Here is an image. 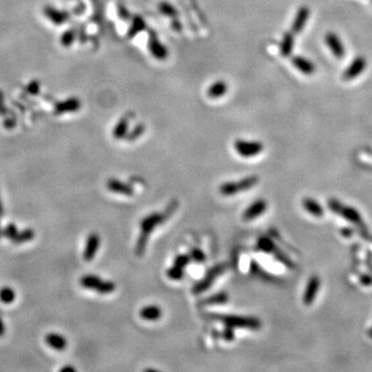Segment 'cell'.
<instances>
[{
	"label": "cell",
	"instance_id": "cell-25",
	"mask_svg": "<svg viewBox=\"0 0 372 372\" xmlns=\"http://www.w3.org/2000/svg\"><path fill=\"white\" fill-rule=\"evenodd\" d=\"M219 192L220 195L230 197V196H235L237 193L240 192L239 186L237 182H226L222 183L219 186Z\"/></svg>",
	"mask_w": 372,
	"mask_h": 372
},
{
	"label": "cell",
	"instance_id": "cell-5",
	"mask_svg": "<svg viewBox=\"0 0 372 372\" xmlns=\"http://www.w3.org/2000/svg\"><path fill=\"white\" fill-rule=\"evenodd\" d=\"M148 46H149V51L152 54V56L157 59V60H166L169 52L167 50L166 46L160 43L158 40V36L156 33L154 32L153 30L149 31V38H148Z\"/></svg>",
	"mask_w": 372,
	"mask_h": 372
},
{
	"label": "cell",
	"instance_id": "cell-27",
	"mask_svg": "<svg viewBox=\"0 0 372 372\" xmlns=\"http://www.w3.org/2000/svg\"><path fill=\"white\" fill-rule=\"evenodd\" d=\"M76 36H77V33L74 29H67L61 34L60 44L63 46H65V48H68V46H71L75 43Z\"/></svg>",
	"mask_w": 372,
	"mask_h": 372
},
{
	"label": "cell",
	"instance_id": "cell-34",
	"mask_svg": "<svg viewBox=\"0 0 372 372\" xmlns=\"http://www.w3.org/2000/svg\"><path fill=\"white\" fill-rule=\"evenodd\" d=\"M189 257L193 262H196V263H203L206 260V255H205L204 251L201 250L200 248H197V247L192 248V249L190 250Z\"/></svg>",
	"mask_w": 372,
	"mask_h": 372
},
{
	"label": "cell",
	"instance_id": "cell-35",
	"mask_svg": "<svg viewBox=\"0 0 372 372\" xmlns=\"http://www.w3.org/2000/svg\"><path fill=\"white\" fill-rule=\"evenodd\" d=\"M190 261H191V259L189 257V254H179V255H177V257L175 258L174 265L185 269L186 267L189 265Z\"/></svg>",
	"mask_w": 372,
	"mask_h": 372
},
{
	"label": "cell",
	"instance_id": "cell-17",
	"mask_svg": "<svg viewBox=\"0 0 372 372\" xmlns=\"http://www.w3.org/2000/svg\"><path fill=\"white\" fill-rule=\"evenodd\" d=\"M228 92V85L224 81H216L214 82L208 89L207 94L210 98L216 99L223 95H226Z\"/></svg>",
	"mask_w": 372,
	"mask_h": 372
},
{
	"label": "cell",
	"instance_id": "cell-19",
	"mask_svg": "<svg viewBox=\"0 0 372 372\" xmlns=\"http://www.w3.org/2000/svg\"><path fill=\"white\" fill-rule=\"evenodd\" d=\"M294 40L292 32L284 33L280 44V54L283 57H289L294 49Z\"/></svg>",
	"mask_w": 372,
	"mask_h": 372
},
{
	"label": "cell",
	"instance_id": "cell-44",
	"mask_svg": "<svg viewBox=\"0 0 372 372\" xmlns=\"http://www.w3.org/2000/svg\"><path fill=\"white\" fill-rule=\"evenodd\" d=\"M3 213H4V209H3V205H2V202H1V198H0V218L3 216Z\"/></svg>",
	"mask_w": 372,
	"mask_h": 372
},
{
	"label": "cell",
	"instance_id": "cell-30",
	"mask_svg": "<svg viewBox=\"0 0 372 372\" xmlns=\"http://www.w3.org/2000/svg\"><path fill=\"white\" fill-rule=\"evenodd\" d=\"M159 11L162 15L168 16L170 18H177L178 17V11L176 7H174L172 4L168 2H161L159 4Z\"/></svg>",
	"mask_w": 372,
	"mask_h": 372
},
{
	"label": "cell",
	"instance_id": "cell-41",
	"mask_svg": "<svg viewBox=\"0 0 372 372\" xmlns=\"http://www.w3.org/2000/svg\"><path fill=\"white\" fill-rule=\"evenodd\" d=\"M15 125H16V121L15 120H12V119H7V120H5L4 121V126L6 127V128H13V127H15Z\"/></svg>",
	"mask_w": 372,
	"mask_h": 372
},
{
	"label": "cell",
	"instance_id": "cell-29",
	"mask_svg": "<svg viewBox=\"0 0 372 372\" xmlns=\"http://www.w3.org/2000/svg\"><path fill=\"white\" fill-rule=\"evenodd\" d=\"M184 273L185 272L183 268L173 265L167 271V276L168 278L172 279V280H181V279L184 277Z\"/></svg>",
	"mask_w": 372,
	"mask_h": 372
},
{
	"label": "cell",
	"instance_id": "cell-1",
	"mask_svg": "<svg viewBox=\"0 0 372 372\" xmlns=\"http://www.w3.org/2000/svg\"><path fill=\"white\" fill-rule=\"evenodd\" d=\"M209 317L222 322L226 326L232 328H245L251 330H259L262 327V322L254 316H241V315H224L219 313H210Z\"/></svg>",
	"mask_w": 372,
	"mask_h": 372
},
{
	"label": "cell",
	"instance_id": "cell-16",
	"mask_svg": "<svg viewBox=\"0 0 372 372\" xmlns=\"http://www.w3.org/2000/svg\"><path fill=\"white\" fill-rule=\"evenodd\" d=\"M139 314L144 321H158L162 316V310L156 305H147L140 310Z\"/></svg>",
	"mask_w": 372,
	"mask_h": 372
},
{
	"label": "cell",
	"instance_id": "cell-21",
	"mask_svg": "<svg viewBox=\"0 0 372 372\" xmlns=\"http://www.w3.org/2000/svg\"><path fill=\"white\" fill-rule=\"evenodd\" d=\"M103 279L96 275H85L80 279V284L84 289L96 291Z\"/></svg>",
	"mask_w": 372,
	"mask_h": 372
},
{
	"label": "cell",
	"instance_id": "cell-2",
	"mask_svg": "<svg viewBox=\"0 0 372 372\" xmlns=\"http://www.w3.org/2000/svg\"><path fill=\"white\" fill-rule=\"evenodd\" d=\"M177 208V202L173 201L168 207L165 212H155L148 216L144 217V218L140 222V227H141V234H144L146 236L151 235L153 230L156 228L159 224H161L165 220H167L169 217L174 213Z\"/></svg>",
	"mask_w": 372,
	"mask_h": 372
},
{
	"label": "cell",
	"instance_id": "cell-10",
	"mask_svg": "<svg viewBox=\"0 0 372 372\" xmlns=\"http://www.w3.org/2000/svg\"><path fill=\"white\" fill-rule=\"evenodd\" d=\"M106 185H107V188L114 193H118V195H123L127 197H131L135 195V190L133 188V186L116 179V178H111V179H108Z\"/></svg>",
	"mask_w": 372,
	"mask_h": 372
},
{
	"label": "cell",
	"instance_id": "cell-39",
	"mask_svg": "<svg viewBox=\"0 0 372 372\" xmlns=\"http://www.w3.org/2000/svg\"><path fill=\"white\" fill-rule=\"evenodd\" d=\"M118 15H119V17L124 21H127L130 19L129 12L126 10V7H124L122 5H119V7H118Z\"/></svg>",
	"mask_w": 372,
	"mask_h": 372
},
{
	"label": "cell",
	"instance_id": "cell-4",
	"mask_svg": "<svg viewBox=\"0 0 372 372\" xmlns=\"http://www.w3.org/2000/svg\"><path fill=\"white\" fill-rule=\"evenodd\" d=\"M234 146L237 153L244 158L257 156L264 149V146L261 142L245 141V140H237Z\"/></svg>",
	"mask_w": 372,
	"mask_h": 372
},
{
	"label": "cell",
	"instance_id": "cell-15",
	"mask_svg": "<svg viewBox=\"0 0 372 372\" xmlns=\"http://www.w3.org/2000/svg\"><path fill=\"white\" fill-rule=\"evenodd\" d=\"M292 62H293V64L294 67L299 69L302 74H304L306 76L312 75L315 72V67L312 64V62L306 59V58H304V57L294 56V57H293Z\"/></svg>",
	"mask_w": 372,
	"mask_h": 372
},
{
	"label": "cell",
	"instance_id": "cell-31",
	"mask_svg": "<svg viewBox=\"0 0 372 372\" xmlns=\"http://www.w3.org/2000/svg\"><path fill=\"white\" fill-rule=\"evenodd\" d=\"M115 290H116V284L113 281L103 280L100 282L99 286L95 292L102 294H112L113 292H115Z\"/></svg>",
	"mask_w": 372,
	"mask_h": 372
},
{
	"label": "cell",
	"instance_id": "cell-12",
	"mask_svg": "<svg viewBox=\"0 0 372 372\" xmlns=\"http://www.w3.org/2000/svg\"><path fill=\"white\" fill-rule=\"evenodd\" d=\"M366 67V60L363 57H356L343 73L344 80H353L356 77H358Z\"/></svg>",
	"mask_w": 372,
	"mask_h": 372
},
{
	"label": "cell",
	"instance_id": "cell-46",
	"mask_svg": "<svg viewBox=\"0 0 372 372\" xmlns=\"http://www.w3.org/2000/svg\"><path fill=\"white\" fill-rule=\"evenodd\" d=\"M371 1H372V0H371Z\"/></svg>",
	"mask_w": 372,
	"mask_h": 372
},
{
	"label": "cell",
	"instance_id": "cell-36",
	"mask_svg": "<svg viewBox=\"0 0 372 372\" xmlns=\"http://www.w3.org/2000/svg\"><path fill=\"white\" fill-rule=\"evenodd\" d=\"M18 232H19V230H18V228H17V226H16V224L9 223L3 229V237L12 240V239L15 238L16 235L18 234Z\"/></svg>",
	"mask_w": 372,
	"mask_h": 372
},
{
	"label": "cell",
	"instance_id": "cell-28",
	"mask_svg": "<svg viewBox=\"0 0 372 372\" xmlns=\"http://www.w3.org/2000/svg\"><path fill=\"white\" fill-rule=\"evenodd\" d=\"M16 299V294L11 288H2L0 290V301L4 304H11Z\"/></svg>",
	"mask_w": 372,
	"mask_h": 372
},
{
	"label": "cell",
	"instance_id": "cell-42",
	"mask_svg": "<svg viewBox=\"0 0 372 372\" xmlns=\"http://www.w3.org/2000/svg\"><path fill=\"white\" fill-rule=\"evenodd\" d=\"M4 334H5V327H4L3 321L0 319V338L3 337Z\"/></svg>",
	"mask_w": 372,
	"mask_h": 372
},
{
	"label": "cell",
	"instance_id": "cell-13",
	"mask_svg": "<svg viewBox=\"0 0 372 372\" xmlns=\"http://www.w3.org/2000/svg\"><path fill=\"white\" fill-rule=\"evenodd\" d=\"M326 43H327L331 52L334 54L335 57L337 58L343 57L345 53L343 44L341 43L340 38L335 33L329 32L327 35H326Z\"/></svg>",
	"mask_w": 372,
	"mask_h": 372
},
{
	"label": "cell",
	"instance_id": "cell-20",
	"mask_svg": "<svg viewBox=\"0 0 372 372\" xmlns=\"http://www.w3.org/2000/svg\"><path fill=\"white\" fill-rule=\"evenodd\" d=\"M229 294L227 292H219L214 294H211L210 297H208L202 301L203 305H217V304H226L229 301Z\"/></svg>",
	"mask_w": 372,
	"mask_h": 372
},
{
	"label": "cell",
	"instance_id": "cell-45",
	"mask_svg": "<svg viewBox=\"0 0 372 372\" xmlns=\"http://www.w3.org/2000/svg\"><path fill=\"white\" fill-rule=\"evenodd\" d=\"M3 237V229L1 228V224H0V239Z\"/></svg>",
	"mask_w": 372,
	"mask_h": 372
},
{
	"label": "cell",
	"instance_id": "cell-24",
	"mask_svg": "<svg viewBox=\"0 0 372 372\" xmlns=\"http://www.w3.org/2000/svg\"><path fill=\"white\" fill-rule=\"evenodd\" d=\"M259 180L260 179H259L258 176L251 175V176L245 177V178H243V179L237 181L240 192L247 191V190H249L250 188L254 187V186L259 183Z\"/></svg>",
	"mask_w": 372,
	"mask_h": 372
},
{
	"label": "cell",
	"instance_id": "cell-6",
	"mask_svg": "<svg viewBox=\"0 0 372 372\" xmlns=\"http://www.w3.org/2000/svg\"><path fill=\"white\" fill-rule=\"evenodd\" d=\"M82 103L78 97H69L63 102H59L54 107V113L56 115H62L67 113H75L81 110Z\"/></svg>",
	"mask_w": 372,
	"mask_h": 372
},
{
	"label": "cell",
	"instance_id": "cell-37",
	"mask_svg": "<svg viewBox=\"0 0 372 372\" xmlns=\"http://www.w3.org/2000/svg\"><path fill=\"white\" fill-rule=\"evenodd\" d=\"M27 92L29 93V94L31 95H36L40 93V90H41V84L38 81L36 80H33L31 81L28 85H27Z\"/></svg>",
	"mask_w": 372,
	"mask_h": 372
},
{
	"label": "cell",
	"instance_id": "cell-22",
	"mask_svg": "<svg viewBox=\"0 0 372 372\" xmlns=\"http://www.w3.org/2000/svg\"><path fill=\"white\" fill-rule=\"evenodd\" d=\"M145 29H146V23H145L144 19L142 17H140V16H135V17L133 18V23H131V26L128 29L127 35L129 38H133L139 32H141V31H143Z\"/></svg>",
	"mask_w": 372,
	"mask_h": 372
},
{
	"label": "cell",
	"instance_id": "cell-32",
	"mask_svg": "<svg viewBox=\"0 0 372 372\" xmlns=\"http://www.w3.org/2000/svg\"><path fill=\"white\" fill-rule=\"evenodd\" d=\"M144 131H145V125L141 123V124H139V125H137L133 130H131V133L127 134L125 138L127 139V141L134 142V141H136V140H138L140 137L143 136Z\"/></svg>",
	"mask_w": 372,
	"mask_h": 372
},
{
	"label": "cell",
	"instance_id": "cell-26",
	"mask_svg": "<svg viewBox=\"0 0 372 372\" xmlns=\"http://www.w3.org/2000/svg\"><path fill=\"white\" fill-rule=\"evenodd\" d=\"M258 249L263 251V252H267V253H272L274 248L276 247L275 243L268 237H262L259 239V241L257 243Z\"/></svg>",
	"mask_w": 372,
	"mask_h": 372
},
{
	"label": "cell",
	"instance_id": "cell-7",
	"mask_svg": "<svg viewBox=\"0 0 372 372\" xmlns=\"http://www.w3.org/2000/svg\"><path fill=\"white\" fill-rule=\"evenodd\" d=\"M267 202L263 199L254 201L251 205L246 208V210L243 212V220L250 221L255 218H258L264 212L267 210Z\"/></svg>",
	"mask_w": 372,
	"mask_h": 372
},
{
	"label": "cell",
	"instance_id": "cell-18",
	"mask_svg": "<svg viewBox=\"0 0 372 372\" xmlns=\"http://www.w3.org/2000/svg\"><path fill=\"white\" fill-rule=\"evenodd\" d=\"M128 123L129 120L127 116H123L113 128V137L117 140L125 138L128 130Z\"/></svg>",
	"mask_w": 372,
	"mask_h": 372
},
{
	"label": "cell",
	"instance_id": "cell-23",
	"mask_svg": "<svg viewBox=\"0 0 372 372\" xmlns=\"http://www.w3.org/2000/svg\"><path fill=\"white\" fill-rule=\"evenodd\" d=\"M35 237V232L32 229H25L21 232H18V234L15 236L14 239H12V242L14 244H23L29 242Z\"/></svg>",
	"mask_w": 372,
	"mask_h": 372
},
{
	"label": "cell",
	"instance_id": "cell-14",
	"mask_svg": "<svg viewBox=\"0 0 372 372\" xmlns=\"http://www.w3.org/2000/svg\"><path fill=\"white\" fill-rule=\"evenodd\" d=\"M45 341L51 348L58 352L64 351L67 346V340L62 335L57 334V333H49V334H46Z\"/></svg>",
	"mask_w": 372,
	"mask_h": 372
},
{
	"label": "cell",
	"instance_id": "cell-11",
	"mask_svg": "<svg viewBox=\"0 0 372 372\" xmlns=\"http://www.w3.org/2000/svg\"><path fill=\"white\" fill-rule=\"evenodd\" d=\"M310 16V10L308 6H301L299 11L296 14V17L294 19L293 25H292V31L294 33H300L302 30L304 29L306 23L309 19Z\"/></svg>",
	"mask_w": 372,
	"mask_h": 372
},
{
	"label": "cell",
	"instance_id": "cell-33",
	"mask_svg": "<svg viewBox=\"0 0 372 372\" xmlns=\"http://www.w3.org/2000/svg\"><path fill=\"white\" fill-rule=\"evenodd\" d=\"M316 285H317V282L314 279H312V280H310L308 286H307V290H306V293L304 294V302L306 304H309L310 302L312 301L313 297H314V293L316 291Z\"/></svg>",
	"mask_w": 372,
	"mask_h": 372
},
{
	"label": "cell",
	"instance_id": "cell-9",
	"mask_svg": "<svg viewBox=\"0 0 372 372\" xmlns=\"http://www.w3.org/2000/svg\"><path fill=\"white\" fill-rule=\"evenodd\" d=\"M100 246V237L96 232H92L87 238L86 245L83 252V259L86 262H91L94 259L95 254Z\"/></svg>",
	"mask_w": 372,
	"mask_h": 372
},
{
	"label": "cell",
	"instance_id": "cell-8",
	"mask_svg": "<svg viewBox=\"0 0 372 372\" xmlns=\"http://www.w3.org/2000/svg\"><path fill=\"white\" fill-rule=\"evenodd\" d=\"M45 17L51 21L54 25L61 26L69 20V15L63 11H59L52 5H46L44 7Z\"/></svg>",
	"mask_w": 372,
	"mask_h": 372
},
{
	"label": "cell",
	"instance_id": "cell-43",
	"mask_svg": "<svg viewBox=\"0 0 372 372\" xmlns=\"http://www.w3.org/2000/svg\"><path fill=\"white\" fill-rule=\"evenodd\" d=\"M60 371H72V372H75L76 369L74 367H72V366H65L63 368H61Z\"/></svg>",
	"mask_w": 372,
	"mask_h": 372
},
{
	"label": "cell",
	"instance_id": "cell-38",
	"mask_svg": "<svg viewBox=\"0 0 372 372\" xmlns=\"http://www.w3.org/2000/svg\"><path fill=\"white\" fill-rule=\"evenodd\" d=\"M222 338L226 341H232L235 339V331L234 328L226 326V329L222 332Z\"/></svg>",
	"mask_w": 372,
	"mask_h": 372
},
{
	"label": "cell",
	"instance_id": "cell-3",
	"mask_svg": "<svg viewBox=\"0 0 372 372\" xmlns=\"http://www.w3.org/2000/svg\"><path fill=\"white\" fill-rule=\"evenodd\" d=\"M227 269H228V264H219V265L212 267L208 271L207 274L204 276V278H202L200 281L193 284L191 289L192 294H200L208 291L212 286L215 279L217 277H219L221 274H223L224 271Z\"/></svg>",
	"mask_w": 372,
	"mask_h": 372
},
{
	"label": "cell",
	"instance_id": "cell-40",
	"mask_svg": "<svg viewBox=\"0 0 372 372\" xmlns=\"http://www.w3.org/2000/svg\"><path fill=\"white\" fill-rule=\"evenodd\" d=\"M172 28L175 30V31H177V32H180V31L182 30V25H181V23H180V21L179 20H178L177 18H174V20H173V22H172Z\"/></svg>",
	"mask_w": 372,
	"mask_h": 372
}]
</instances>
